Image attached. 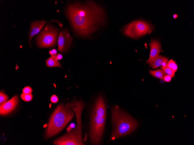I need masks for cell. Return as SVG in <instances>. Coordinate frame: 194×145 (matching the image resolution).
Instances as JSON below:
<instances>
[{
  "mask_svg": "<svg viewBox=\"0 0 194 145\" xmlns=\"http://www.w3.org/2000/svg\"><path fill=\"white\" fill-rule=\"evenodd\" d=\"M66 14L74 31L84 37L97 31L106 18L104 9L93 1L69 4Z\"/></svg>",
  "mask_w": 194,
  "mask_h": 145,
  "instance_id": "6da1fadb",
  "label": "cell"
},
{
  "mask_svg": "<svg viewBox=\"0 0 194 145\" xmlns=\"http://www.w3.org/2000/svg\"><path fill=\"white\" fill-rule=\"evenodd\" d=\"M106 117V106L103 97L99 96L91 110L89 136L91 144H100L104 129Z\"/></svg>",
  "mask_w": 194,
  "mask_h": 145,
  "instance_id": "7a4b0ae2",
  "label": "cell"
},
{
  "mask_svg": "<svg viewBox=\"0 0 194 145\" xmlns=\"http://www.w3.org/2000/svg\"><path fill=\"white\" fill-rule=\"evenodd\" d=\"M113 130L110 138L114 140L130 134L138 126L137 121L116 105L111 109Z\"/></svg>",
  "mask_w": 194,
  "mask_h": 145,
  "instance_id": "3957f363",
  "label": "cell"
},
{
  "mask_svg": "<svg viewBox=\"0 0 194 145\" xmlns=\"http://www.w3.org/2000/svg\"><path fill=\"white\" fill-rule=\"evenodd\" d=\"M63 104H60L54 110L49 121L45 137H51L61 131L72 119L74 112Z\"/></svg>",
  "mask_w": 194,
  "mask_h": 145,
  "instance_id": "277c9868",
  "label": "cell"
},
{
  "mask_svg": "<svg viewBox=\"0 0 194 145\" xmlns=\"http://www.w3.org/2000/svg\"><path fill=\"white\" fill-rule=\"evenodd\" d=\"M153 30L152 25L149 23L142 20L132 21L123 28V32L125 35L136 38L150 33Z\"/></svg>",
  "mask_w": 194,
  "mask_h": 145,
  "instance_id": "5b68a950",
  "label": "cell"
},
{
  "mask_svg": "<svg viewBox=\"0 0 194 145\" xmlns=\"http://www.w3.org/2000/svg\"><path fill=\"white\" fill-rule=\"evenodd\" d=\"M58 34V29L51 25H46L37 37L38 45L44 48L53 47L56 45Z\"/></svg>",
  "mask_w": 194,
  "mask_h": 145,
  "instance_id": "8992f818",
  "label": "cell"
},
{
  "mask_svg": "<svg viewBox=\"0 0 194 145\" xmlns=\"http://www.w3.org/2000/svg\"><path fill=\"white\" fill-rule=\"evenodd\" d=\"M66 106L73 110L76 116V126L74 129L71 131V133L75 136L81 137L82 136L81 115L84 107L85 103L82 101L73 100L68 102Z\"/></svg>",
  "mask_w": 194,
  "mask_h": 145,
  "instance_id": "52a82bcc",
  "label": "cell"
},
{
  "mask_svg": "<svg viewBox=\"0 0 194 145\" xmlns=\"http://www.w3.org/2000/svg\"><path fill=\"white\" fill-rule=\"evenodd\" d=\"M73 39L69 30L65 29L60 32L58 39V50L62 53L66 52L69 49Z\"/></svg>",
  "mask_w": 194,
  "mask_h": 145,
  "instance_id": "ba28073f",
  "label": "cell"
},
{
  "mask_svg": "<svg viewBox=\"0 0 194 145\" xmlns=\"http://www.w3.org/2000/svg\"><path fill=\"white\" fill-rule=\"evenodd\" d=\"M18 102V96L16 95L9 100L0 105V114L2 115H6L11 112L16 107Z\"/></svg>",
  "mask_w": 194,
  "mask_h": 145,
  "instance_id": "9c48e42d",
  "label": "cell"
},
{
  "mask_svg": "<svg viewBox=\"0 0 194 145\" xmlns=\"http://www.w3.org/2000/svg\"><path fill=\"white\" fill-rule=\"evenodd\" d=\"M150 46V50L149 58L146 61V63H149L159 55L161 50V46L159 42L154 39H151Z\"/></svg>",
  "mask_w": 194,
  "mask_h": 145,
  "instance_id": "30bf717a",
  "label": "cell"
},
{
  "mask_svg": "<svg viewBox=\"0 0 194 145\" xmlns=\"http://www.w3.org/2000/svg\"><path fill=\"white\" fill-rule=\"evenodd\" d=\"M47 22H46L43 19L40 21H36L31 23L29 33L30 45V41L33 36L39 32L44 25Z\"/></svg>",
  "mask_w": 194,
  "mask_h": 145,
  "instance_id": "8fae6325",
  "label": "cell"
},
{
  "mask_svg": "<svg viewBox=\"0 0 194 145\" xmlns=\"http://www.w3.org/2000/svg\"><path fill=\"white\" fill-rule=\"evenodd\" d=\"M168 58L159 54L149 63V65L152 69H156L161 66L163 63Z\"/></svg>",
  "mask_w": 194,
  "mask_h": 145,
  "instance_id": "7c38bea8",
  "label": "cell"
},
{
  "mask_svg": "<svg viewBox=\"0 0 194 145\" xmlns=\"http://www.w3.org/2000/svg\"><path fill=\"white\" fill-rule=\"evenodd\" d=\"M46 65L49 67H61L60 63L58 61L57 58L56 54L51 56L46 60Z\"/></svg>",
  "mask_w": 194,
  "mask_h": 145,
  "instance_id": "4fadbf2b",
  "label": "cell"
},
{
  "mask_svg": "<svg viewBox=\"0 0 194 145\" xmlns=\"http://www.w3.org/2000/svg\"><path fill=\"white\" fill-rule=\"evenodd\" d=\"M149 72L150 74L153 76L162 80H164V76L166 75L164 70L161 69L154 71L149 70Z\"/></svg>",
  "mask_w": 194,
  "mask_h": 145,
  "instance_id": "5bb4252c",
  "label": "cell"
},
{
  "mask_svg": "<svg viewBox=\"0 0 194 145\" xmlns=\"http://www.w3.org/2000/svg\"><path fill=\"white\" fill-rule=\"evenodd\" d=\"M167 67L171 69L175 73L177 70L178 67L177 64L173 59L168 61Z\"/></svg>",
  "mask_w": 194,
  "mask_h": 145,
  "instance_id": "9a60e30c",
  "label": "cell"
},
{
  "mask_svg": "<svg viewBox=\"0 0 194 145\" xmlns=\"http://www.w3.org/2000/svg\"><path fill=\"white\" fill-rule=\"evenodd\" d=\"M21 97L24 101L29 102L33 98V96L31 93H22L21 95Z\"/></svg>",
  "mask_w": 194,
  "mask_h": 145,
  "instance_id": "2e32d148",
  "label": "cell"
},
{
  "mask_svg": "<svg viewBox=\"0 0 194 145\" xmlns=\"http://www.w3.org/2000/svg\"><path fill=\"white\" fill-rule=\"evenodd\" d=\"M8 96L5 93L1 91L0 93V104L1 105L6 102L8 98Z\"/></svg>",
  "mask_w": 194,
  "mask_h": 145,
  "instance_id": "e0dca14e",
  "label": "cell"
},
{
  "mask_svg": "<svg viewBox=\"0 0 194 145\" xmlns=\"http://www.w3.org/2000/svg\"><path fill=\"white\" fill-rule=\"evenodd\" d=\"M162 69L167 74L172 77H174L175 75V72L171 69L168 67H161Z\"/></svg>",
  "mask_w": 194,
  "mask_h": 145,
  "instance_id": "ac0fdd59",
  "label": "cell"
},
{
  "mask_svg": "<svg viewBox=\"0 0 194 145\" xmlns=\"http://www.w3.org/2000/svg\"><path fill=\"white\" fill-rule=\"evenodd\" d=\"M22 91L23 93H31L32 92V89L30 87L27 86L24 87Z\"/></svg>",
  "mask_w": 194,
  "mask_h": 145,
  "instance_id": "d6986e66",
  "label": "cell"
},
{
  "mask_svg": "<svg viewBox=\"0 0 194 145\" xmlns=\"http://www.w3.org/2000/svg\"><path fill=\"white\" fill-rule=\"evenodd\" d=\"M50 100L52 103H55L58 101V98L57 96L53 95L51 97Z\"/></svg>",
  "mask_w": 194,
  "mask_h": 145,
  "instance_id": "ffe728a7",
  "label": "cell"
},
{
  "mask_svg": "<svg viewBox=\"0 0 194 145\" xmlns=\"http://www.w3.org/2000/svg\"><path fill=\"white\" fill-rule=\"evenodd\" d=\"M172 77L170 76L166 75L164 77V80L166 82H169L171 80Z\"/></svg>",
  "mask_w": 194,
  "mask_h": 145,
  "instance_id": "44dd1931",
  "label": "cell"
},
{
  "mask_svg": "<svg viewBox=\"0 0 194 145\" xmlns=\"http://www.w3.org/2000/svg\"><path fill=\"white\" fill-rule=\"evenodd\" d=\"M57 52V51L55 49H53L51 50H50L49 52V54L51 56L56 55Z\"/></svg>",
  "mask_w": 194,
  "mask_h": 145,
  "instance_id": "7402d4cb",
  "label": "cell"
},
{
  "mask_svg": "<svg viewBox=\"0 0 194 145\" xmlns=\"http://www.w3.org/2000/svg\"><path fill=\"white\" fill-rule=\"evenodd\" d=\"M168 62V58L166 60L162 63L161 67H167Z\"/></svg>",
  "mask_w": 194,
  "mask_h": 145,
  "instance_id": "603a6c76",
  "label": "cell"
},
{
  "mask_svg": "<svg viewBox=\"0 0 194 145\" xmlns=\"http://www.w3.org/2000/svg\"><path fill=\"white\" fill-rule=\"evenodd\" d=\"M62 58V55L60 54H58L57 55V58L58 60H60Z\"/></svg>",
  "mask_w": 194,
  "mask_h": 145,
  "instance_id": "cb8c5ba5",
  "label": "cell"
},
{
  "mask_svg": "<svg viewBox=\"0 0 194 145\" xmlns=\"http://www.w3.org/2000/svg\"><path fill=\"white\" fill-rule=\"evenodd\" d=\"M173 17L174 18H175L177 17V14H174L173 16Z\"/></svg>",
  "mask_w": 194,
  "mask_h": 145,
  "instance_id": "d4e9b609",
  "label": "cell"
}]
</instances>
